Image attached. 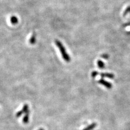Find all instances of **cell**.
Segmentation results:
<instances>
[{"instance_id":"10","label":"cell","mask_w":130,"mask_h":130,"mask_svg":"<svg viewBox=\"0 0 130 130\" xmlns=\"http://www.w3.org/2000/svg\"><path fill=\"white\" fill-rule=\"evenodd\" d=\"M99 75V73L97 71H93L91 73V76L93 77V78H95L97 75Z\"/></svg>"},{"instance_id":"12","label":"cell","mask_w":130,"mask_h":130,"mask_svg":"<svg viewBox=\"0 0 130 130\" xmlns=\"http://www.w3.org/2000/svg\"><path fill=\"white\" fill-rule=\"evenodd\" d=\"M130 13V7H128L127 9H126V11H125V13Z\"/></svg>"},{"instance_id":"7","label":"cell","mask_w":130,"mask_h":130,"mask_svg":"<svg viewBox=\"0 0 130 130\" xmlns=\"http://www.w3.org/2000/svg\"><path fill=\"white\" fill-rule=\"evenodd\" d=\"M10 22H11L12 24L15 25V24L18 23L19 19L17 17H16V16H11V18H10Z\"/></svg>"},{"instance_id":"1","label":"cell","mask_w":130,"mask_h":130,"mask_svg":"<svg viewBox=\"0 0 130 130\" xmlns=\"http://www.w3.org/2000/svg\"><path fill=\"white\" fill-rule=\"evenodd\" d=\"M55 43L56 44V45L58 46L64 60L67 62H70L71 61V57L68 54L66 50V48H65L63 46L62 43L59 41V40H55Z\"/></svg>"},{"instance_id":"3","label":"cell","mask_w":130,"mask_h":130,"mask_svg":"<svg viewBox=\"0 0 130 130\" xmlns=\"http://www.w3.org/2000/svg\"><path fill=\"white\" fill-rule=\"evenodd\" d=\"M98 83L103 85V86H104L106 88H107L108 89H111L112 87V85L110 83H109L108 81L103 79H101L99 80H98Z\"/></svg>"},{"instance_id":"9","label":"cell","mask_w":130,"mask_h":130,"mask_svg":"<svg viewBox=\"0 0 130 130\" xmlns=\"http://www.w3.org/2000/svg\"><path fill=\"white\" fill-rule=\"evenodd\" d=\"M97 64H98V67H99V68H101V69L104 68L105 67V64L104 62H103L102 61L100 60H98V61H97Z\"/></svg>"},{"instance_id":"11","label":"cell","mask_w":130,"mask_h":130,"mask_svg":"<svg viewBox=\"0 0 130 130\" xmlns=\"http://www.w3.org/2000/svg\"><path fill=\"white\" fill-rule=\"evenodd\" d=\"M101 57H102L103 58H104L105 59H107L109 58L108 55L107 54H103L102 55H101Z\"/></svg>"},{"instance_id":"4","label":"cell","mask_w":130,"mask_h":130,"mask_svg":"<svg viewBox=\"0 0 130 130\" xmlns=\"http://www.w3.org/2000/svg\"><path fill=\"white\" fill-rule=\"evenodd\" d=\"M99 75L101 76V78H107L109 79H114L115 78V75L112 73H99Z\"/></svg>"},{"instance_id":"2","label":"cell","mask_w":130,"mask_h":130,"mask_svg":"<svg viewBox=\"0 0 130 130\" xmlns=\"http://www.w3.org/2000/svg\"><path fill=\"white\" fill-rule=\"evenodd\" d=\"M28 111H29V106H28L27 104H24L21 110H20L16 113V118L21 117L22 115H23V114H25Z\"/></svg>"},{"instance_id":"6","label":"cell","mask_w":130,"mask_h":130,"mask_svg":"<svg viewBox=\"0 0 130 130\" xmlns=\"http://www.w3.org/2000/svg\"><path fill=\"white\" fill-rule=\"evenodd\" d=\"M36 34L35 32H34L29 40V42L30 44H32H32H34L36 43Z\"/></svg>"},{"instance_id":"13","label":"cell","mask_w":130,"mask_h":130,"mask_svg":"<svg viewBox=\"0 0 130 130\" xmlns=\"http://www.w3.org/2000/svg\"><path fill=\"white\" fill-rule=\"evenodd\" d=\"M38 130H44V129H43V128H40Z\"/></svg>"},{"instance_id":"8","label":"cell","mask_w":130,"mask_h":130,"mask_svg":"<svg viewBox=\"0 0 130 130\" xmlns=\"http://www.w3.org/2000/svg\"><path fill=\"white\" fill-rule=\"evenodd\" d=\"M96 126V123H92L91 125H89V126H88L87 127H86V128H85L83 130H92L93 129H94Z\"/></svg>"},{"instance_id":"5","label":"cell","mask_w":130,"mask_h":130,"mask_svg":"<svg viewBox=\"0 0 130 130\" xmlns=\"http://www.w3.org/2000/svg\"><path fill=\"white\" fill-rule=\"evenodd\" d=\"M29 115H30V111H28L27 112H26L24 114V117L23 118L22 121L24 124H28L29 123Z\"/></svg>"}]
</instances>
